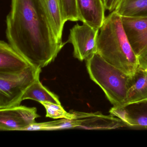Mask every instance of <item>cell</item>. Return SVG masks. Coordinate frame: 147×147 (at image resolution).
Wrapping results in <instances>:
<instances>
[{
	"instance_id": "12",
	"label": "cell",
	"mask_w": 147,
	"mask_h": 147,
	"mask_svg": "<svg viewBox=\"0 0 147 147\" xmlns=\"http://www.w3.org/2000/svg\"><path fill=\"white\" fill-rule=\"evenodd\" d=\"M146 99H147V70L138 67L135 73L130 76L126 100L122 105Z\"/></svg>"
},
{
	"instance_id": "1",
	"label": "cell",
	"mask_w": 147,
	"mask_h": 147,
	"mask_svg": "<svg viewBox=\"0 0 147 147\" xmlns=\"http://www.w3.org/2000/svg\"><path fill=\"white\" fill-rule=\"evenodd\" d=\"M6 22L9 44L37 68L54 61L67 43L56 35L43 0H11Z\"/></svg>"
},
{
	"instance_id": "17",
	"label": "cell",
	"mask_w": 147,
	"mask_h": 147,
	"mask_svg": "<svg viewBox=\"0 0 147 147\" xmlns=\"http://www.w3.org/2000/svg\"><path fill=\"white\" fill-rule=\"evenodd\" d=\"M62 14L64 22L80 21L76 0H60Z\"/></svg>"
},
{
	"instance_id": "3",
	"label": "cell",
	"mask_w": 147,
	"mask_h": 147,
	"mask_svg": "<svg viewBox=\"0 0 147 147\" xmlns=\"http://www.w3.org/2000/svg\"><path fill=\"white\" fill-rule=\"evenodd\" d=\"M86 61L91 80L101 88L113 107L122 105L126 100L130 76L107 62L98 53Z\"/></svg>"
},
{
	"instance_id": "5",
	"label": "cell",
	"mask_w": 147,
	"mask_h": 147,
	"mask_svg": "<svg viewBox=\"0 0 147 147\" xmlns=\"http://www.w3.org/2000/svg\"><path fill=\"white\" fill-rule=\"evenodd\" d=\"M99 30L86 24H76L70 30L67 42L74 47V56L79 61L87 60L97 52V38Z\"/></svg>"
},
{
	"instance_id": "18",
	"label": "cell",
	"mask_w": 147,
	"mask_h": 147,
	"mask_svg": "<svg viewBox=\"0 0 147 147\" xmlns=\"http://www.w3.org/2000/svg\"><path fill=\"white\" fill-rule=\"evenodd\" d=\"M105 8L110 12L115 11L122 0H103Z\"/></svg>"
},
{
	"instance_id": "20",
	"label": "cell",
	"mask_w": 147,
	"mask_h": 147,
	"mask_svg": "<svg viewBox=\"0 0 147 147\" xmlns=\"http://www.w3.org/2000/svg\"></svg>"
},
{
	"instance_id": "15",
	"label": "cell",
	"mask_w": 147,
	"mask_h": 147,
	"mask_svg": "<svg viewBox=\"0 0 147 147\" xmlns=\"http://www.w3.org/2000/svg\"><path fill=\"white\" fill-rule=\"evenodd\" d=\"M46 11L57 37L62 40L65 22L61 10L60 0H43Z\"/></svg>"
},
{
	"instance_id": "14",
	"label": "cell",
	"mask_w": 147,
	"mask_h": 147,
	"mask_svg": "<svg viewBox=\"0 0 147 147\" xmlns=\"http://www.w3.org/2000/svg\"><path fill=\"white\" fill-rule=\"evenodd\" d=\"M115 11L121 17H147V0H122Z\"/></svg>"
},
{
	"instance_id": "6",
	"label": "cell",
	"mask_w": 147,
	"mask_h": 147,
	"mask_svg": "<svg viewBox=\"0 0 147 147\" xmlns=\"http://www.w3.org/2000/svg\"><path fill=\"white\" fill-rule=\"evenodd\" d=\"M39 117L36 107L19 105L0 109V130H26Z\"/></svg>"
},
{
	"instance_id": "13",
	"label": "cell",
	"mask_w": 147,
	"mask_h": 147,
	"mask_svg": "<svg viewBox=\"0 0 147 147\" xmlns=\"http://www.w3.org/2000/svg\"><path fill=\"white\" fill-rule=\"evenodd\" d=\"M42 102H50L61 105L58 96L50 91L40 82L39 79L34 82L26 90L22 98Z\"/></svg>"
},
{
	"instance_id": "8",
	"label": "cell",
	"mask_w": 147,
	"mask_h": 147,
	"mask_svg": "<svg viewBox=\"0 0 147 147\" xmlns=\"http://www.w3.org/2000/svg\"><path fill=\"white\" fill-rule=\"evenodd\" d=\"M73 119L76 124V128L88 129H111L127 126L119 118L110 114L105 115L99 112L86 113L73 112Z\"/></svg>"
},
{
	"instance_id": "7",
	"label": "cell",
	"mask_w": 147,
	"mask_h": 147,
	"mask_svg": "<svg viewBox=\"0 0 147 147\" xmlns=\"http://www.w3.org/2000/svg\"><path fill=\"white\" fill-rule=\"evenodd\" d=\"M121 18L129 42L138 57L147 50V17Z\"/></svg>"
},
{
	"instance_id": "2",
	"label": "cell",
	"mask_w": 147,
	"mask_h": 147,
	"mask_svg": "<svg viewBox=\"0 0 147 147\" xmlns=\"http://www.w3.org/2000/svg\"><path fill=\"white\" fill-rule=\"evenodd\" d=\"M97 38V52L106 61L130 76L138 67L122 24L121 17L114 11L105 18Z\"/></svg>"
},
{
	"instance_id": "16",
	"label": "cell",
	"mask_w": 147,
	"mask_h": 147,
	"mask_svg": "<svg viewBox=\"0 0 147 147\" xmlns=\"http://www.w3.org/2000/svg\"><path fill=\"white\" fill-rule=\"evenodd\" d=\"M41 104L46 110V117L55 119L63 118L73 119L74 118L73 112L70 113L66 111L61 105L50 102H42Z\"/></svg>"
},
{
	"instance_id": "10",
	"label": "cell",
	"mask_w": 147,
	"mask_h": 147,
	"mask_svg": "<svg viewBox=\"0 0 147 147\" xmlns=\"http://www.w3.org/2000/svg\"><path fill=\"white\" fill-rule=\"evenodd\" d=\"M80 21L100 30L105 19L103 0H76Z\"/></svg>"
},
{
	"instance_id": "19",
	"label": "cell",
	"mask_w": 147,
	"mask_h": 147,
	"mask_svg": "<svg viewBox=\"0 0 147 147\" xmlns=\"http://www.w3.org/2000/svg\"><path fill=\"white\" fill-rule=\"evenodd\" d=\"M138 67L144 70H147V50L138 57Z\"/></svg>"
},
{
	"instance_id": "4",
	"label": "cell",
	"mask_w": 147,
	"mask_h": 147,
	"mask_svg": "<svg viewBox=\"0 0 147 147\" xmlns=\"http://www.w3.org/2000/svg\"><path fill=\"white\" fill-rule=\"evenodd\" d=\"M41 72V68L31 66L17 73H0V109L20 105L25 93L39 79Z\"/></svg>"
},
{
	"instance_id": "11",
	"label": "cell",
	"mask_w": 147,
	"mask_h": 147,
	"mask_svg": "<svg viewBox=\"0 0 147 147\" xmlns=\"http://www.w3.org/2000/svg\"><path fill=\"white\" fill-rule=\"evenodd\" d=\"M31 66L10 44L4 41L0 42V73H17Z\"/></svg>"
},
{
	"instance_id": "9",
	"label": "cell",
	"mask_w": 147,
	"mask_h": 147,
	"mask_svg": "<svg viewBox=\"0 0 147 147\" xmlns=\"http://www.w3.org/2000/svg\"><path fill=\"white\" fill-rule=\"evenodd\" d=\"M110 113L122 119L127 126L147 129V99L113 107Z\"/></svg>"
}]
</instances>
